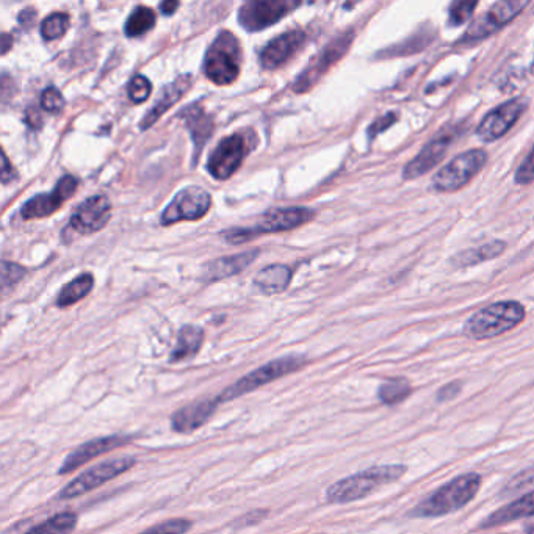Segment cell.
<instances>
[{
	"label": "cell",
	"mask_w": 534,
	"mask_h": 534,
	"mask_svg": "<svg viewBox=\"0 0 534 534\" xmlns=\"http://www.w3.org/2000/svg\"><path fill=\"white\" fill-rule=\"evenodd\" d=\"M456 137H458V127H447V129H442L439 134L434 135L423 146L422 151L406 165L403 177L405 179H415V177L423 176V174L433 170L434 166L444 159L448 148L453 145Z\"/></svg>",
	"instance_id": "obj_15"
},
{
	"label": "cell",
	"mask_w": 534,
	"mask_h": 534,
	"mask_svg": "<svg viewBox=\"0 0 534 534\" xmlns=\"http://www.w3.org/2000/svg\"><path fill=\"white\" fill-rule=\"evenodd\" d=\"M483 478L480 473L467 472L453 478L447 484L436 489L430 497L415 506L412 517L420 519H437L461 511L475 500L480 492Z\"/></svg>",
	"instance_id": "obj_2"
},
{
	"label": "cell",
	"mask_w": 534,
	"mask_h": 534,
	"mask_svg": "<svg viewBox=\"0 0 534 534\" xmlns=\"http://www.w3.org/2000/svg\"><path fill=\"white\" fill-rule=\"evenodd\" d=\"M26 275V268H22L21 265L13 264L4 260L2 262V289L7 292L11 287L16 286L22 278Z\"/></svg>",
	"instance_id": "obj_35"
},
{
	"label": "cell",
	"mask_w": 534,
	"mask_h": 534,
	"mask_svg": "<svg viewBox=\"0 0 534 534\" xmlns=\"http://www.w3.org/2000/svg\"><path fill=\"white\" fill-rule=\"evenodd\" d=\"M477 2H456L450 8V24L453 26H459L464 24L467 19L472 15L473 10L477 8Z\"/></svg>",
	"instance_id": "obj_37"
},
{
	"label": "cell",
	"mask_w": 534,
	"mask_h": 534,
	"mask_svg": "<svg viewBox=\"0 0 534 534\" xmlns=\"http://www.w3.org/2000/svg\"><path fill=\"white\" fill-rule=\"evenodd\" d=\"M41 107L49 113H60L65 109V98L58 88L47 87L41 94Z\"/></svg>",
	"instance_id": "obj_36"
},
{
	"label": "cell",
	"mask_w": 534,
	"mask_h": 534,
	"mask_svg": "<svg viewBox=\"0 0 534 534\" xmlns=\"http://www.w3.org/2000/svg\"><path fill=\"white\" fill-rule=\"evenodd\" d=\"M248 152V140L242 134L229 135L218 143L217 148L213 149L207 160V171L217 181H226L239 170Z\"/></svg>",
	"instance_id": "obj_12"
},
{
	"label": "cell",
	"mask_w": 534,
	"mask_h": 534,
	"mask_svg": "<svg viewBox=\"0 0 534 534\" xmlns=\"http://www.w3.org/2000/svg\"><path fill=\"white\" fill-rule=\"evenodd\" d=\"M408 467L403 464H384L373 466L362 472L353 473L350 477L336 481L326 489V502L329 505H348L359 502L364 498L386 488L389 484L397 483L405 477Z\"/></svg>",
	"instance_id": "obj_1"
},
{
	"label": "cell",
	"mask_w": 534,
	"mask_h": 534,
	"mask_svg": "<svg viewBox=\"0 0 534 534\" xmlns=\"http://www.w3.org/2000/svg\"><path fill=\"white\" fill-rule=\"evenodd\" d=\"M151 90L152 85L148 77L137 74L134 79L130 80L127 93H129L130 101L134 102V104H143L151 96Z\"/></svg>",
	"instance_id": "obj_34"
},
{
	"label": "cell",
	"mask_w": 534,
	"mask_h": 534,
	"mask_svg": "<svg viewBox=\"0 0 534 534\" xmlns=\"http://www.w3.org/2000/svg\"><path fill=\"white\" fill-rule=\"evenodd\" d=\"M354 32L340 33L339 37L334 38L328 46L323 49L317 57L312 60L311 65L304 69L300 76L296 77L293 82V91L295 93H306L317 85L318 80L322 79L332 66L339 62L343 55L347 54L353 43Z\"/></svg>",
	"instance_id": "obj_9"
},
{
	"label": "cell",
	"mask_w": 534,
	"mask_h": 534,
	"mask_svg": "<svg viewBox=\"0 0 534 534\" xmlns=\"http://www.w3.org/2000/svg\"><path fill=\"white\" fill-rule=\"evenodd\" d=\"M220 405L218 397L193 401L190 405L173 412L170 420L171 430L179 434L195 433L209 422L210 417L217 412Z\"/></svg>",
	"instance_id": "obj_20"
},
{
	"label": "cell",
	"mask_w": 534,
	"mask_h": 534,
	"mask_svg": "<svg viewBox=\"0 0 534 534\" xmlns=\"http://www.w3.org/2000/svg\"><path fill=\"white\" fill-rule=\"evenodd\" d=\"M525 320V307L517 301H500L480 309L467 320L464 334L473 340L502 336Z\"/></svg>",
	"instance_id": "obj_3"
},
{
	"label": "cell",
	"mask_w": 534,
	"mask_h": 534,
	"mask_svg": "<svg viewBox=\"0 0 534 534\" xmlns=\"http://www.w3.org/2000/svg\"><path fill=\"white\" fill-rule=\"evenodd\" d=\"M505 251V243L492 242L488 245L478 246V248L466 249L464 253L459 254L453 259L458 267H470V265L481 264L486 260L494 259Z\"/></svg>",
	"instance_id": "obj_31"
},
{
	"label": "cell",
	"mask_w": 534,
	"mask_h": 534,
	"mask_svg": "<svg viewBox=\"0 0 534 534\" xmlns=\"http://www.w3.org/2000/svg\"><path fill=\"white\" fill-rule=\"evenodd\" d=\"M257 257H259V249H253V251H246V253L213 260L204 270V278L209 282L232 278V276L239 275L243 270H246Z\"/></svg>",
	"instance_id": "obj_24"
},
{
	"label": "cell",
	"mask_w": 534,
	"mask_h": 534,
	"mask_svg": "<svg viewBox=\"0 0 534 534\" xmlns=\"http://www.w3.org/2000/svg\"><path fill=\"white\" fill-rule=\"evenodd\" d=\"M193 527L192 520L182 519H168L165 522L154 525L140 534H185Z\"/></svg>",
	"instance_id": "obj_33"
},
{
	"label": "cell",
	"mask_w": 534,
	"mask_h": 534,
	"mask_svg": "<svg viewBox=\"0 0 534 534\" xmlns=\"http://www.w3.org/2000/svg\"><path fill=\"white\" fill-rule=\"evenodd\" d=\"M93 286V275H90V273H83L79 278L69 282V284H66V286L60 290V293H58L57 296V306L69 307L79 303L80 300H83V298L91 292Z\"/></svg>",
	"instance_id": "obj_28"
},
{
	"label": "cell",
	"mask_w": 534,
	"mask_h": 534,
	"mask_svg": "<svg viewBox=\"0 0 534 534\" xmlns=\"http://www.w3.org/2000/svg\"><path fill=\"white\" fill-rule=\"evenodd\" d=\"M69 27V16L62 11H57L54 15L47 16L43 22H41L40 32L41 37L46 41L58 40L65 35L66 30Z\"/></svg>",
	"instance_id": "obj_32"
},
{
	"label": "cell",
	"mask_w": 534,
	"mask_h": 534,
	"mask_svg": "<svg viewBox=\"0 0 534 534\" xmlns=\"http://www.w3.org/2000/svg\"><path fill=\"white\" fill-rule=\"evenodd\" d=\"M290 281H292V270L287 265L275 264L260 270L254 279V284L265 295H278L286 292Z\"/></svg>",
	"instance_id": "obj_25"
},
{
	"label": "cell",
	"mask_w": 534,
	"mask_h": 534,
	"mask_svg": "<svg viewBox=\"0 0 534 534\" xmlns=\"http://www.w3.org/2000/svg\"><path fill=\"white\" fill-rule=\"evenodd\" d=\"M534 486V467L517 473L516 477L511 478L506 484V492H519Z\"/></svg>",
	"instance_id": "obj_38"
},
{
	"label": "cell",
	"mask_w": 534,
	"mask_h": 534,
	"mask_svg": "<svg viewBox=\"0 0 534 534\" xmlns=\"http://www.w3.org/2000/svg\"><path fill=\"white\" fill-rule=\"evenodd\" d=\"M525 109H527V101L520 98L498 105L497 109L491 110L488 115L484 116V120L477 127L478 137L484 141L502 138L517 123Z\"/></svg>",
	"instance_id": "obj_18"
},
{
	"label": "cell",
	"mask_w": 534,
	"mask_h": 534,
	"mask_svg": "<svg viewBox=\"0 0 534 534\" xmlns=\"http://www.w3.org/2000/svg\"><path fill=\"white\" fill-rule=\"evenodd\" d=\"M204 331L198 326L188 325L179 331L176 347L171 351L170 362H182L185 359H192L198 354L203 345Z\"/></svg>",
	"instance_id": "obj_26"
},
{
	"label": "cell",
	"mask_w": 534,
	"mask_h": 534,
	"mask_svg": "<svg viewBox=\"0 0 534 534\" xmlns=\"http://www.w3.org/2000/svg\"><path fill=\"white\" fill-rule=\"evenodd\" d=\"M527 5V2H520V0L497 2L486 11V15L473 22L464 35V40H481V38L489 37L492 33L505 27L508 22L513 21Z\"/></svg>",
	"instance_id": "obj_17"
},
{
	"label": "cell",
	"mask_w": 534,
	"mask_h": 534,
	"mask_svg": "<svg viewBox=\"0 0 534 534\" xmlns=\"http://www.w3.org/2000/svg\"><path fill=\"white\" fill-rule=\"evenodd\" d=\"M135 436H126V434H112V436L96 437L91 441L83 442L79 447L74 448L73 452L66 456L65 462L60 466L58 475H68L76 472L80 467L85 466L87 462L93 461L98 456L107 455L116 448L124 447L134 441Z\"/></svg>",
	"instance_id": "obj_14"
},
{
	"label": "cell",
	"mask_w": 534,
	"mask_h": 534,
	"mask_svg": "<svg viewBox=\"0 0 534 534\" xmlns=\"http://www.w3.org/2000/svg\"><path fill=\"white\" fill-rule=\"evenodd\" d=\"M314 215V210L306 209V207H278V209L265 212L251 228L232 229L226 232L224 237L232 245H242V243L256 239L259 235L279 234V232L303 226L309 223Z\"/></svg>",
	"instance_id": "obj_5"
},
{
	"label": "cell",
	"mask_w": 534,
	"mask_h": 534,
	"mask_svg": "<svg viewBox=\"0 0 534 534\" xmlns=\"http://www.w3.org/2000/svg\"><path fill=\"white\" fill-rule=\"evenodd\" d=\"M11 43H13V40L8 37L7 33H4V35H2V54H7V52L10 51Z\"/></svg>",
	"instance_id": "obj_44"
},
{
	"label": "cell",
	"mask_w": 534,
	"mask_h": 534,
	"mask_svg": "<svg viewBox=\"0 0 534 534\" xmlns=\"http://www.w3.org/2000/svg\"><path fill=\"white\" fill-rule=\"evenodd\" d=\"M242 69V46L234 33L223 30L207 49L204 73L215 85L226 87L239 79Z\"/></svg>",
	"instance_id": "obj_4"
},
{
	"label": "cell",
	"mask_w": 534,
	"mask_h": 534,
	"mask_svg": "<svg viewBox=\"0 0 534 534\" xmlns=\"http://www.w3.org/2000/svg\"><path fill=\"white\" fill-rule=\"evenodd\" d=\"M77 527V514L65 511L49 517L41 524L26 531V534H69Z\"/></svg>",
	"instance_id": "obj_30"
},
{
	"label": "cell",
	"mask_w": 534,
	"mask_h": 534,
	"mask_svg": "<svg viewBox=\"0 0 534 534\" xmlns=\"http://www.w3.org/2000/svg\"><path fill=\"white\" fill-rule=\"evenodd\" d=\"M35 16H37L35 10H33V8H27V10L21 11V15H19V22H21L22 26H30L33 19H35Z\"/></svg>",
	"instance_id": "obj_42"
},
{
	"label": "cell",
	"mask_w": 534,
	"mask_h": 534,
	"mask_svg": "<svg viewBox=\"0 0 534 534\" xmlns=\"http://www.w3.org/2000/svg\"><path fill=\"white\" fill-rule=\"evenodd\" d=\"M298 7H300L298 2H287V0H251L240 8V26L246 32H260L275 26L276 22L286 18Z\"/></svg>",
	"instance_id": "obj_11"
},
{
	"label": "cell",
	"mask_w": 534,
	"mask_h": 534,
	"mask_svg": "<svg viewBox=\"0 0 534 534\" xmlns=\"http://www.w3.org/2000/svg\"><path fill=\"white\" fill-rule=\"evenodd\" d=\"M533 68H534V63H533Z\"/></svg>",
	"instance_id": "obj_46"
},
{
	"label": "cell",
	"mask_w": 534,
	"mask_h": 534,
	"mask_svg": "<svg viewBox=\"0 0 534 534\" xmlns=\"http://www.w3.org/2000/svg\"><path fill=\"white\" fill-rule=\"evenodd\" d=\"M179 7H181V4L176 2V0H168V2H163V4H160V11H162L163 15L165 16H171Z\"/></svg>",
	"instance_id": "obj_43"
},
{
	"label": "cell",
	"mask_w": 534,
	"mask_h": 534,
	"mask_svg": "<svg viewBox=\"0 0 534 534\" xmlns=\"http://www.w3.org/2000/svg\"><path fill=\"white\" fill-rule=\"evenodd\" d=\"M412 394V386L406 378H392L384 381L378 389V398L383 405L397 406L408 400Z\"/></svg>",
	"instance_id": "obj_29"
},
{
	"label": "cell",
	"mask_w": 534,
	"mask_h": 534,
	"mask_svg": "<svg viewBox=\"0 0 534 534\" xmlns=\"http://www.w3.org/2000/svg\"><path fill=\"white\" fill-rule=\"evenodd\" d=\"M486 162H488V152L483 151V149H472V151L464 152L437 171L431 185L436 192H458L480 173Z\"/></svg>",
	"instance_id": "obj_8"
},
{
	"label": "cell",
	"mask_w": 534,
	"mask_h": 534,
	"mask_svg": "<svg viewBox=\"0 0 534 534\" xmlns=\"http://www.w3.org/2000/svg\"><path fill=\"white\" fill-rule=\"evenodd\" d=\"M192 82V76L190 74H184V76L179 77L174 82L168 83L163 88L162 93L159 94L156 104L152 105V109L141 120L140 129L148 130L149 127L154 126L177 101H181L182 96L192 87Z\"/></svg>",
	"instance_id": "obj_21"
},
{
	"label": "cell",
	"mask_w": 534,
	"mask_h": 534,
	"mask_svg": "<svg viewBox=\"0 0 534 534\" xmlns=\"http://www.w3.org/2000/svg\"><path fill=\"white\" fill-rule=\"evenodd\" d=\"M79 181L71 174H66L55 185L51 193H41L33 196L21 209L24 220H40V218L51 217L57 212L69 198H73L77 192Z\"/></svg>",
	"instance_id": "obj_13"
},
{
	"label": "cell",
	"mask_w": 534,
	"mask_h": 534,
	"mask_svg": "<svg viewBox=\"0 0 534 534\" xmlns=\"http://www.w3.org/2000/svg\"><path fill=\"white\" fill-rule=\"evenodd\" d=\"M461 387L462 386L459 381H453V383L441 387L439 392H437V401H439V403H447V401H452L453 398L458 397L459 392H461Z\"/></svg>",
	"instance_id": "obj_40"
},
{
	"label": "cell",
	"mask_w": 534,
	"mask_h": 534,
	"mask_svg": "<svg viewBox=\"0 0 534 534\" xmlns=\"http://www.w3.org/2000/svg\"><path fill=\"white\" fill-rule=\"evenodd\" d=\"M516 182L520 185H527L534 182V146L531 149L530 154L525 157L522 165L517 168Z\"/></svg>",
	"instance_id": "obj_39"
},
{
	"label": "cell",
	"mask_w": 534,
	"mask_h": 534,
	"mask_svg": "<svg viewBox=\"0 0 534 534\" xmlns=\"http://www.w3.org/2000/svg\"><path fill=\"white\" fill-rule=\"evenodd\" d=\"M524 530L527 534H534V517H531V519H528L527 522H525Z\"/></svg>",
	"instance_id": "obj_45"
},
{
	"label": "cell",
	"mask_w": 534,
	"mask_h": 534,
	"mask_svg": "<svg viewBox=\"0 0 534 534\" xmlns=\"http://www.w3.org/2000/svg\"><path fill=\"white\" fill-rule=\"evenodd\" d=\"M534 517V491L516 498L514 502L508 503L503 508L497 509L495 513L484 519L481 528L502 527V525L511 524L519 519H531Z\"/></svg>",
	"instance_id": "obj_23"
},
{
	"label": "cell",
	"mask_w": 534,
	"mask_h": 534,
	"mask_svg": "<svg viewBox=\"0 0 534 534\" xmlns=\"http://www.w3.org/2000/svg\"><path fill=\"white\" fill-rule=\"evenodd\" d=\"M306 41L307 35L300 29L281 33L278 37L268 41L267 46L260 52V65L268 71L281 68L301 51Z\"/></svg>",
	"instance_id": "obj_19"
},
{
	"label": "cell",
	"mask_w": 534,
	"mask_h": 534,
	"mask_svg": "<svg viewBox=\"0 0 534 534\" xmlns=\"http://www.w3.org/2000/svg\"><path fill=\"white\" fill-rule=\"evenodd\" d=\"M179 118L184 120L185 127L192 135L193 143H195L196 154L203 151L207 141H209L210 135L213 134L215 126H213V118L209 113L204 110L203 105L196 102V104L190 105L187 109L182 110L179 113Z\"/></svg>",
	"instance_id": "obj_22"
},
{
	"label": "cell",
	"mask_w": 534,
	"mask_h": 534,
	"mask_svg": "<svg viewBox=\"0 0 534 534\" xmlns=\"http://www.w3.org/2000/svg\"><path fill=\"white\" fill-rule=\"evenodd\" d=\"M307 364V359L304 356H284V358L275 359V361L267 362V364L260 365L253 372L246 373L242 378L237 379L234 384L226 387V389L218 395L220 403H229V401L237 400L243 395L254 392L260 387L267 386V384L278 381L284 376L292 375L303 369Z\"/></svg>",
	"instance_id": "obj_6"
},
{
	"label": "cell",
	"mask_w": 534,
	"mask_h": 534,
	"mask_svg": "<svg viewBox=\"0 0 534 534\" xmlns=\"http://www.w3.org/2000/svg\"><path fill=\"white\" fill-rule=\"evenodd\" d=\"M2 160H4V163H2V184L8 185L11 181L18 179V176H16V171L13 170L11 163L8 162V157L5 152H2Z\"/></svg>",
	"instance_id": "obj_41"
},
{
	"label": "cell",
	"mask_w": 534,
	"mask_h": 534,
	"mask_svg": "<svg viewBox=\"0 0 534 534\" xmlns=\"http://www.w3.org/2000/svg\"><path fill=\"white\" fill-rule=\"evenodd\" d=\"M157 16L156 11L152 8L145 7V5H138L130 13L127 19L126 26H124V33L129 38L143 37L149 30L156 26Z\"/></svg>",
	"instance_id": "obj_27"
},
{
	"label": "cell",
	"mask_w": 534,
	"mask_h": 534,
	"mask_svg": "<svg viewBox=\"0 0 534 534\" xmlns=\"http://www.w3.org/2000/svg\"><path fill=\"white\" fill-rule=\"evenodd\" d=\"M112 217V204L104 195H94L76 207L69 226L80 235L101 231Z\"/></svg>",
	"instance_id": "obj_16"
},
{
	"label": "cell",
	"mask_w": 534,
	"mask_h": 534,
	"mask_svg": "<svg viewBox=\"0 0 534 534\" xmlns=\"http://www.w3.org/2000/svg\"><path fill=\"white\" fill-rule=\"evenodd\" d=\"M135 464H137V459L134 456L101 462L98 466L91 467V469L77 475L73 481H69L58 494V500H74V498L82 497L88 492H93L94 489L101 488L109 481L129 472Z\"/></svg>",
	"instance_id": "obj_7"
},
{
	"label": "cell",
	"mask_w": 534,
	"mask_h": 534,
	"mask_svg": "<svg viewBox=\"0 0 534 534\" xmlns=\"http://www.w3.org/2000/svg\"><path fill=\"white\" fill-rule=\"evenodd\" d=\"M210 207H212V198H210L209 192H206L204 188L196 187V185L185 187L174 196L173 201L163 210L160 223L163 226H171V224L181 223V221L201 220V218L206 217Z\"/></svg>",
	"instance_id": "obj_10"
}]
</instances>
